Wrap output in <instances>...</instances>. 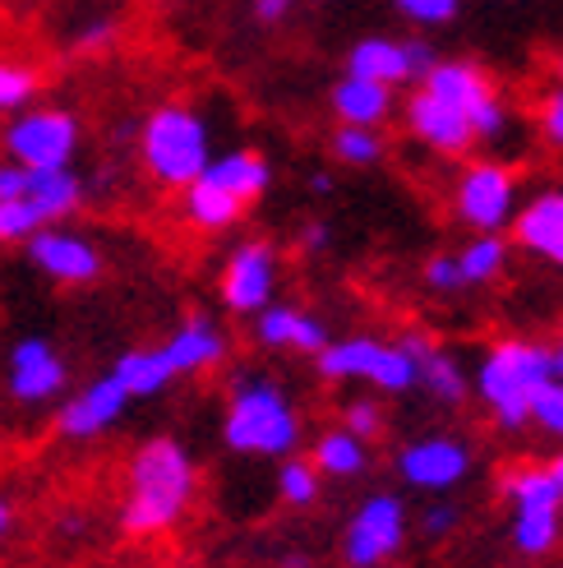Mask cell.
<instances>
[{
    "instance_id": "6da1fadb",
    "label": "cell",
    "mask_w": 563,
    "mask_h": 568,
    "mask_svg": "<svg viewBox=\"0 0 563 568\" xmlns=\"http://www.w3.org/2000/svg\"><path fill=\"white\" fill-rule=\"evenodd\" d=\"M194 495H199V467H194L190 448L172 435H153L134 448L125 471V499H121V531L134 541L166 536L181 527L190 514Z\"/></svg>"
},
{
    "instance_id": "7a4b0ae2",
    "label": "cell",
    "mask_w": 563,
    "mask_h": 568,
    "mask_svg": "<svg viewBox=\"0 0 563 568\" xmlns=\"http://www.w3.org/2000/svg\"><path fill=\"white\" fill-rule=\"evenodd\" d=\"M222 444L240 458H291L300 448V412L287 388L259 371L236 375L222 416Z\"/></svg>"
},
{
    "instance_id": "3957f363",
    "label": "cell",
    "mask_w": 563,
    "mask_h": 568,
    "mask_svg": "<svg viewBox=\"0 0 563 568\" xmlns=\"http://www.w3.org/2000/svg\"><path fill=\"white\" fill-rule=\"evenodd\" d=\"M550 379H559V365L545 343H536V337H503L481 356L471 388L481 393L485 412L503 430H522V425H531V403H536V393Z\"/></svg>"
},
{
    "instance_id": "277c9868",
    "label": "cell",
    "mask_w": 563,
    "mask_h": 568,
    "mask_svg": "<svg viewBox=\"0 0 563 568\" xmlns=\"http://www.w3.org/2000/svg\"><path fill=\"white\" fill-rule=\"evenodd\" d=\"M139 162L162 190H190L213 162L208 121L185 102H162L139 130Z\"/></svg>"
},
{
    "instance_id": "5b68a950",
    "label": "cell",
    "mask_w": 563,
    "mask_h": 568,
    "mask_svg": "<svg viewBox=\"0 0 563 568\" xmlns=\"http://www.w3.org/2000/svg\"><path fill=\"white\" fill-rule=\"evenodd\" d=\"M503 495L513 504V546L526 559H545L563 536V504L541 463H518L503 471Z\"/></svg>"
},
{
    "instance_id": "8992f818",
    "label": "cell",
    "mask_w": 563,
    "mask_h": 568,
    "mask_svg": "<svg viewBox=\"0 0 563 568\" xmlns=\"http://www.w3.org/2000/svg\"><path fill=\"white\" fill-rule=\"evenodd\" d=\"M0 149L23 172H61V166H74L79 153V116L65 106H28L6 121Z\"/></svg>"
},
{
    "instance_id": "52a82bcc",
    "label": "cell",
    "mask_w": 563,
    "mask_h": 568,
    "mask_svg": "<svg viewBox=\"0 0 563 568\" xmlns=\"http://www.w3.org/2000/svg\"><path fill=\"white\" fill-rule=\"evenodd\" d=\"M315 371L328 384L360 379V384H375L379 393H407V388H416V361L398 343H379V337H365V333L342 337V343H328L315 356Z\"/></svg>"
},
{
    "instance_id": "ba28073f",
    "label": "cell",
    "mask_w": 563,
    "mask_h": 568,
    "mask_svg": "<svg viewBox=\"0 0 563 568\" xmlns=\"http://www.w3.org/2000/svg\"><path fill=\"white\" fill-rule=\"evenodd\" d=\"M420 89H430L434 98H443L453 111H462V121L471 125L475 144H481V139H499L503 130H509V106H503L494 79L481 65H471V61H439L426 74Z\"/></svg>"
},
{
    "instance_id": "9c48e42d",
    "label": "cell",
    "mask_w": 563,
    "mask_h": 568,
    "mask_svg": "<svg viewBox=\"0 0 563 568\" xmlns=\"http://www.w3.org/2000/svg\"><path fill=\"white\" fill-rule=\"evenodd\" d=\"M453 213L475 236H503L518 213V176L503 162H471L458 176Z\"/></svg>"
},
{
    "instance_id": "30bf717a",
    "label": "cell",
    "mask_w": 563,
    "mask_h": 568,
    "mask_svg": "<svg viewBox=\"0 0 563 568\" xmlns=\"http://www.w3.org/2000/svg\"><path fill=\"white\" fill-rule=\"evenodd\" d=\"M407 527H411L407 523V504L398 495H383V490L370 495L351 514V523L342 531V559H347V568H379V564H388L392 555L407 546Z\"/></svg>"
},
{
    "instance_id": "8fae6325",
    "label": "cell",
    "mask_w": 563,
    "mask_h": 568,
    "mask_svg": "<svg viewBox=\"0 0 563 568\" xmlns=\"http://www.w3.org/2000/svg\"><path fill=\"white\" fill-rule=\"evenodd\" d=\"M439 65V55L430 42H398V38H360L347 51V74L365 79V83H383V89H398V83H426V74Z\"/></svg>"
},
{
    "instance_id": "7c38bea8",
    "label": "cell",
    "mask_w": 563,
    "mask_h": 568,
    "mask_svg": "<svg viewBox=\"0 0 563 568\" xmlns=\"http://www.w3.org/2000/svg\"><path fill=\"white\" fill-rule=\"evenodd\" d=\"M222 305L232 315H259L277 296V250L268 241H240L217 277Z\"/></svg>"
},
{
    "instance_id": "4fadbf2b",
    "label": "cell",
    "mask_w": 563,
    "mask_h": 568,
    "mask_svg": "<svg viewBox=\"0 0 563 568\" xmlns=\"http://www.w3.org/2000/svg\"><path fill=\"white\" fill-rule=\"evenodd\" d=\"M471 471V444L458 435H420L411 444H402L398 453V476L411 490H453L462 486Z\"/></svg>"
},
{
    "instance_id": "5bb4252c",
    "label": "cell",
    "mask_w": 563,
    "mask_h": 568,
    "mask_svg": "<svg viewBox=\"0 0 563 568\" xmlns=\"http://www.w3.org/2000/svg\"><path fill=\"white\" fill-rule=\"evenodd\" d=\"M23 250L28 264L42 277L61 282V287H89V282L102 277V250L83 232H70V226H42Z\"/></svg>"
},
{
    "instance_id": "9a60e30c",
    "label": "cell",
    "mask_w": 563,
    "mask_h": 568,
    "mask_svg": "<svg viewBox=\"0 0 563 568\" xmlns=\"http://www.w3.org/2000/svg\"><path fill=\"white\" fill-rule=\"evenodd\" d=\"M65 384H70V365H65L61 352L47 343V337L33 333V337H19V343L10 347V379H6V388H10L14 403L42 407V403H51V397H61Z\"/></svg>"
},
{
    "instance_id": "2e32d148",
    "label": "cell",
    "mask_w": 563,
    "mask_h": 568,
    "mask_svg": "<svg viewBox=\"0 0 563 568\" xmlns=\"http://www.w3.org/2000/svg\"><path fill=\"white\" fill-rule=\"evenodd\" d=\"M125 407H130L125 388L111 379V375H102V379H89L79 393L65 397L61 416H55V430H61L65 439H79V444L83 439H98V435H106L111 425L125 416Z\"/></svg>"
},
{
    "instance_id": "e0dca14e",
    "label": "cell",
    "mask_w": 563,
    "mask_h": 568,
    "mask_svg": "<svg viewBox=\"0 0 563 568\" xmlns=\"http://www.w3.org/2000/svg\"><path fill=\"white\" fill-rule=\"evenodd\" d=\"M402 116H407V130L420 139V144L443 153V158H467L475 149V134L462 121V111H453L443 98H434L430 89H416L402 102Z\"/></svg>"
},
{
    "instance_id": "ac0fdd59",
    "label": "cell",
    "mask_w": 563,
    "mask_h": 568,
    "mask_svg": "<svg viewBox=\"0 0 563 568\" xmlns=\"http://www.w3.org/2000/svg\"><path fill=\"white\" fill-rule=\"evenodd\" d=\"M509 232L518 241V250L536 254L550 268L563 273V190H541L531 194L526 204H518Z\"/></svg>"
},
{
    "instance_id": "d6986e66",
    "label": "cell",
    "mask_w": 563,
    "mask_h": 568,
    "mask_svg": "<svg viewBox=\"0 0 563 568\" xmlns=\"http://www.w3.org/2000/svg\"><path fill=\"white\" fill-rule=\"evenodd\" d=\"M157 352H162L166 365H172V375L185 379V375H208V371H217V365L227 361L232 343H227V333H222L208 315H190Z\"/></svg>"
},
{
    "instance_id": "ffe728a7",
    "label": "cell",
    "mask_w": 563,
    "mask_h": 568,
    "mask_svg": "<svg viewBox=\"0 0 563 568\" xmlns=\"http://www.w3.org/2000/svg\"><path fill=\"white\" fill-rule=\"evenodd\" d=\"M255 343L268 347V352H300V356H319L332 337H328V324L305 315L296 305H268L255 315Z\"/></svg>"
},
{
    "instance_id": "44dd1931",
    "label": "cell",
    "mask_w": 563,
    "mask_h": 568,
    "mask_svg": "<svg viewBox=\"0 0 563 568\" xmlns=\"http://www.w3.org/2000/svg\"><path fill=\"white\" fill-rule=\"evenodd\" d=\"M199 181L217 185L227 199H236L240 209H249V204H259V199L268 194L273 166H268V158H259L255 149H227V153H213V162L204 166Z\"/></svg>"
},
{
    "instance_id": "7402d4cb",
    "label": "cell",
    "mask_w": 563,
    "mask_h": 568,
    "mask_svg": "<svg viewBox=\"0 0 563 568\" xmlns=\"http://www.w3.org/2000/svg\"><path fill=\"white\" fill-rule=\"evenodd\" d=\"M23 199L42 213L47 226H61L83 204V176L74 172V166H61V172H28Z\"/></svg>"
},
{
    "instance_id": "603a6c76",
    "label": "cell",
    "mask_w": 563,
    "mask_h": 568,
    "mask_svg": "<svg viewBox=\"0 0 563 568\" xmlns=\"http://www.w3.org/2000/svg\"><path fill=\"white\" fill-rule=\"evenodd\" d=\"M332 111L342 125H365V130H379L392 116V89L383 83H365L342 74V83L332 89Z\"/></svg>"
},
{
    "instance_id": "cb8c5ba5",
    "label": "cell",
    "mask_w": 563,
    "mask_h": 568,
    "mask_svg": "<svg viewBox=\"0 0 563 568\" xmlns=\"http://www.w3.org/2000/svg\"><path fill=\"white\" fill-rule=\"evenodd\" d=\"M106 375L125 388L130 403H134V397H157V393H166V388L176 384L172 365L162 361V352H157V347H134V352L116 356V365H111Z\"/></svg>"
},
{
    "instance_id": "d4e9b609",
    "label": "cell",
    "mask_w": 563,
    "mask_h": 568,
    "mask_svg": "<svg viewBox=\"0 0 563 568\" xmlns=\"http://www.w3.org/2000/svg\"><path fill=\"white\" fill-rule=\"evenodd\" d=\"M309 467L319 476H332V480H356L370 467V444H360L356 435H347L342 425H332L315 439V453H309Z\"/></svg>"
},
{
    "instance_id": "484cf974",
    "label": "cell",
    "mask_w": 563,
    "mask_h": 568,
    "mask_svg": "<svg viewBox=\"0 0 563 568\" xmlns=\"http://www.w3.org/2000/svg\"><path fill=\"white\" fill-rule=\"evenodd\" d=\"M181 209H185V222L199 226V232H227V226H236L245 217L236 199H227L208 181H194L190 190H181Z\"/></svg>"
},
{
    "instance_id": "4316f807",
    "label": "cell",
    "mask_w": 563,
    "mask_h": 568,
    "mask_svg": "<svg viewBox=\"0 0 563 568\" xmlns=\"http://www.w3.org/2000/svg\"><path fill=\"white\" fill-rule=\"evenodd\" d=\"M416 384L426 388L439 407H462L467 393H471V379H467V371H462V361L448 356V352H439V347H430V356L416 365Z\"/></svg>"
},
{
    "instance_id": "83f0119b",
    "label": "cell",
    "mask_w": 563,
    "mask_h": 568,
    "mask_svg": "<svg viewBox=\"0 0 563 568\" xmlns=\"http://www.w3.org/2000/svg\"><path fill=\"white\" fill-rule=\"evenodd\" d=\"M453 260L462 273V287H490V282L509 268V241L503 236H471Z\"/></svg>"
},
{
    "instance_id": "f1b7e54d",
    "label": "cell",
    "mask_w": 563,
    "mask_h": 568,
    "mask_svg": "<svg viewBox=\"0 0 563 568\" xmlns=\"http://www.w3.org/2000/svg\"><path fill=\"white\" fill-rule=\"evenodd\" d=\"M38 89H42V79H38L33 65L0 55V116H19V111H28L38 102Z\"/></svg>"
},
{
    "instance_id": "f546056e",
    "label": "cell",
    "mask_w": 563,
    "mask_h": 568,
    "mask_svg": "<svg viewBox=\"0 0 563 568\" xmlns=\"http://www.w3.org/2000/svg\"><path fill=\"white\" fill-rule=\"evenodd\" d=\"M388 153V139L379 130H365V125H337L332 130V158L347 162V166H375Z\"/></svg>"
},
{
    "instance_id": "4dcf8cb0",
    "label": "cell",
    "mask_w": 563,
    "mask_h": 568,
    "mask_svg": "<svg viewBox=\"0 0 563 568\" xmlns=\"http://www.w3.org/2000/svg\"><path fill=\"white\" fill-rule=\"evenodd\" d=\"M319 490H324V476L309 467V458H282V467H277V495H282V504L309 508L319 499Z\"/></svg>"
},
{
    "instance_id": "1f68e13d",
    "label": "cell",
    "mask_w": 563,
    "mask_h": 568,
    "mask_svg": "<svg viewBox=\"0 0 563 568\" xmlns=\"http://www.w3.org/2000/svg\"><path fill=\"white\" fill-rule=\"evenodd\" d=\"M42 213L28 204V199H6L0 204V245H28L42 232Z\"/></svg>"
},
{
    "instance_id": "d6a6232c",
    "label": "cell",
    "mask_w": 563,
    "mask_h": 568,
    "mask_svg": "<svg viewBox=\"0 0 563 568\" xmlns=\"http://www.w3.org/2000/svg\"><path fill=\"white\" fill-rule=\"evenodd\" d=\"M342 430L356 435L360 444H370L383 435V407L375 403V397H351V403L342 407Z\"/></svg>"
},
{
    "instance_id": "836d02e7",
    "label": "cell",
    "mask_w": 563,
    "mask_h": 568,
    "mask_svg": "<svg viewBox=\"0 0 563 568\" xmlns=\"http://www.w3.org/2000/svg\"><path fill=\"white\" fill-rule=\"evenodd\" d=\"M402 19L420 23V28H443L462 14V0H392Z\"/></svg>"
},
{
    "instance_id": "e575fe53",
    "label": "cell",
    "mask_w": 563,
    "mask_h": 568,
    "mask_svg": "<svg viewBox=\"0 0 563 568\" xmlns=\"http://www.w3.org/2000/svg\"><path fill=\"white\" fill-rule=\"evenodd\" d=\"M531 420H536L550 439L563 444V379H550L536 393V403H531Z\"/></svg>"
},
{
    "instance_id": "d590c367",
    "label": "cell",
    "mask_w": 563,
    "mask_h": 568,
    "mask_svg": "<svg viewBox=\"0 0 563 568\" xmlns=\"http://www.w3.org/2000/svg\"><path fill=\"white\" fill-rule=\"evenodd\" d=\"M458 523H462V508H458V504H448V499H434V504L420 508V531H426L430 541H443V536L453 531Z\"/></svg>"
},
{
    "instance_id": "8d00e7d4",
    "label": "cell",
    "mask_w": 563,
    "mask_h": 568,
    "mask_svg": "<svg viewBox=\"0 0 563 568\" xmlns=\"http://www.w3.org/2000/svg\"><path fill=\"white\" fill-rule=\"evenodd\" d=\"M536 125L550 149H563V89H550L536 106Z\"/></svg>"
},
{
    "instance_id": "74e56055",
    "label": "cell",
    "mask_w": 563,
    "mask_h": 568,
    "mask_svg": "<svg viewBox=\"0 0 563 568\" xmlns=\"http://www.w3.org/2000/svg\"><path fill=\"white\" fill-rule=\"evenodd\" d=\"M426 287L448 296V292H462V273H458V260L453 254H434V260L426 264Z\"/></svg>"
},
{
    "instance_id": "f35d334b",
    "label": "cell",
    "mask_w": 563,
    "mask_h": 568,
    "mask_svg": "<svg viewBox=\"0 0 563 568\" xmlns=\"http://www.w3.org/2000/svg\"><path fill=\"white\" fill-rule=\"evenodd\" d=\"M23 190H28V172L19 162L0 158V204H6V199H23Z\"/></svg>"
},
{
    "instance_id": "ab89813d",
    "label": "cell",
    "mask_w": 563,
    "mask_h": 568,
    "mask_svg": "<svg viewBox=\"0 0 563 568\" xmlns=\"http://www.w3.org/2000/svg\"><path fill=\"white\" fill-rule=\"evenodd\" d=\"M111 38H116V28H111L106 19H98V23H89V28H83V33L74 38V47H79V51H102Z\"/></svg>"
},
{
    "instance_id": "60d3db41",
    "label": "cell",
    "mask_w": 563,
    "mask_h": 568,
    "mask_svg": "<svg viewBox=\"0 0 563 568\" xmlns=\"http://www.w3.org/2000/svg\"><path fill=\"white\" fill-rule=\"evenodd\" d=\"M328 241H332L328 222H305V226H300V250H305V254H324Z\"/></svg>"
},
{
    "instance_id": "b9f144b4",
    "label": "cell",
    "mask_w": 563,
    "mask_h": 568,
    "mask_svg": "<svg viewBox=\"0 0 563 568\" xmlns=\"http://www.w3.org/2000/svg\"><path fill=\"white\" fill-rule=\"evenodd\" d=\"M255 10H259L264 23H273V19H282V14L291 10V0H255Z\"/></svg>"
},
{
    "instance_id": "7bdbcfd3",
    "label": "cell",
    "mask_w": 563,
    "mask_h": 568,
    "mask_svg": "<svg viewBox=\"0 0 563 568\" xmlns=\"http://www.w3.org/2000/svg\"><path fill=\"white\" fill-rule=\"evenodd\" d=\"M545 471H550V480H554V490H559V504H563V453H554V458L545 463Z\"/></svg>"
},
{
    "instance_id": "ee69618b",
    "label": "cell",
    "mask_w": 563,
    "mask_h": 568,
    "mask_svg": "<svg viewBox=\"0 0 563 568\" xmlns=\"http://www.w3.org/2000/svg\"><path fill=\"white\" fill-rule=\"evenodd\" d=\"M10 527H14V504H10L6 495H0V541L10 536Z\"/></svg>"
},
{
    "instance_id": "f6af8a7d",
    "label": "cell",
    "mask_w": 563,
    "mask_h": 568,
    "mask_svg": "<svg viewBox=\"0 0 563 568\" xmlns=\"http://www.w3.org/2000/svg\"><path fill=\"white\" fill-rule=\"evenodd\" d=\"M309 190H315V194H332V176L328 172H315V176H309Z\"/></svg>"
},
{
    "instance_id": "bcb514c9",
    "label": "cell",
    "mask_w": 563,
    "mask_h": 568,
    "mask_svg": "<svg viewBox=\"0 0 563 568\" xmlns=\"http://www.w3.org/2000/svg\"><path fill=\"white\" fill-rule=\"evenodd\" d=\"M554 365H559V379H563V337H559V352H554Z\"/></svg>"
},
{
    "instance_id": "7dc6e473",
    "label": "cell",
    "mask_w": 563,
    "mask_h": 568,
    "mask_svg": "<svg viewBox=\"0 0 563 568\" xmlns=\"http://www.w3.org/2000/svg\"><path fill=\"white\" fill-rule=\"evenodd\" d=\"M554 79H559V89H563V55H559V61H554Z\"/></svg>"
}]
</instances>
